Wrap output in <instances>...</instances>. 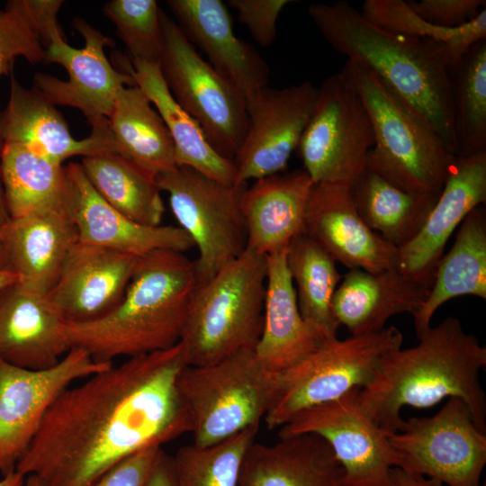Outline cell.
I'll use <instances>...</instances> for the list:
<instances>
[{"instance_id":"6da1fadb","label":"cell","mask_w":486,"mask_h":486,"mask_svg":"<svg viewBox=\"0 0 486 486\" xmlns=\"http://www.w3.org/2000/svg\"><path fill=\"white\" fill-rule=\"evenodd\" d=\"M186 365L179 342L69 386L49 408L15 471L44 486H89L131 454L190 433L176 385Z\"/></svg>"},{"instance_id":"7a4b0ae2","label":"cell","mask_w":486,"mask_h":486,"mask_svg":"<svg viewBox=\"0 0 486 486\" xmlns=\"http://www.w3.org/2000/svg\"><path fill=\"white\" fill-rule=\"evenodd\" d=\"M418 341L382 356L371 381L358 391L363 410L384 431L394 433L404 423L403 407L428 408L455 397L485 433L486 397L479 377L486 366L485 346L454 317L431 327Z\"/></svg>"},{"instance_id":"3957f363","label":"cell","mask_w":486,"mask_h":486,"mask_svg":"<svg viewBox=\"0 0 486 486\" xmlns=\"http://www.w3.org/2000/svg\"><path fill=\"white\" fill-rule=\"evenodd\" d=\"M307 12L334 50L374 72L428 121L457 157L451 64L444 44L386 31L345 0L311 4Z\"/></svg>"},{"instance_id":"277c9868","label":"cell","mask_w":486,"mask_h":486,"mask_svg":"<svg viewBox=\"0 0 486 486\" xmlns=\"http://www.w3.org/2000/svg\"><path fill=\"white\" fill-rule=\"evenodd\" d=\"M195 286L194 262L184 253L158 249L140 256L112 311L91 321L67 322L71 347L104 363L168 349L181 340Z\"/></svg>"},{"instance_id":"5b68a950","label":"cell","mask_w":486,"mask_h":486,"mask_svg":"<svg viewBox=\"0 0 486 486\" xmlns=\"http://www.w3.org/2000/svg\"><path fill=\"white\" fill-rule=\"evenodd\" d=\"M340 74L371 120L365 169L402 190L439 194L457 157L428 121L358 59L347 58Z\"/></svg>"},{"instance_id":"8992f818","label":"cell","mask_w":486,"mask_h":486,"mask_svg":"<svg viewBox=\"0 0 486 486\" xmlns=\"http://www.w3.org/2000/svg\"><path fill=\"white\" fill-rule=\"evenodd\" d=\"M266 256L247 249L196 284L180 343L187 365L215 364L255 349L263 330Z\"/></svg>"},{"instance_id":"52a82bcc","label":"cell","mask_w":486,"mask_h":486,"mask_svg":"<svg viewBox=\"0 0 486 486\" xmlns=\"http://www.w3.org/2000/svg\"><path fill=\"white\" fill-rule=\"evenodd\" d=\"M277 379L250 348L212 364L184 366L176 385L193 444L212 446L259 426L274 402Z\"/></svg>"},{"instance_id":"ba28073f","label":"cell","mask_w":486,"mask_h":486,"mask_svg":"<svg viewBox=\"0 0 486 486\" xmlns=\"http://www.w3.org/2000/svg\"><path fill=\"white\" fill-rule=\"evenodd\" d=\"M401 332L391 326L381 331L338 338L293 366L278 373L274 402L265 417L268 429L281 428L298 412L337 400L373 378L382 356L400 348Z\"/></svg>"},{"instance_id":"9c48e42d","label":"cell","mask_w":486,"mask_h":486,"mask_svg":"<svg viewBox=\"0 0 486 486\" xmlns=\"http://www.w3.org/2000/svg\"><path fill=\"white\" fill-rule=\"evenodd\" d=\"M162 76L177 104L199 124L212 147L233 161L248 130L239 91L198 53L175 20L161 10Z\"/></svg>"},{"instance_id":"30bf717a","label":"cell","mask_w":486,"mask_h":486,"mask_svg":"<svg viewBox=\"0 0 486 486\" xmlns=\"http://www.w3.org/2000/svg\"><path fill=\"white\" fill-rule=\"evenodd\" d=\"M172 212L197 248L196 284L210 280L248 248L241 208L247 184L226 185L197 171L176 166L156 176Z\"/></svg>"},{"instance_id":"8fae6325","label":"cell","mask_w":486,"mask_h":486,"mask_svg":"<svg viewBox=\"0 0 486 486\" xmlns=\"http://www.w3.org/2000/svg\"><path fill=\"white\" fill-rule=\"evenodd\" d=\"M374 145L362 99L340 73L329 76L319 87L313 113L297 147L303 169L314 184L352 187L365 170Z\"/></svg>"},{"instance_id":"7c38bea8","label":"cell","mask_w":486,"mask_h":486,"mask_svg":"<svg viewBox=\"0 0 486 486\" xmlns=\"http://www.w3.org/2000/svg\"><path fill=\"white\" fill-rule=\"evenodd\" d=\"M397 467L448 486H480L486 464V435L464 400L449 398L435 415L410 418L388 433Z\"/></svg>"},{"instance_id":"4fadbf2b","label":"cell","mask_w":486,"mask_h":486,"mask_svg":"<svg viewBox=\"0 0 486 486\" xmlns=\"http://www.w3.org/2000/svg\"><path fill=\"white\" fill-rule=\"evenodd\" d=\"M358 391L298 412L278 436L315 434L326 440L343 467L342 486H385L399 456L388 433L361 408Z\"/></svg>"},{"instance_id":"5bb4252c","label":"cell","mask_w":486,"mask_h":486,"mask_svg":"<svg viewBox=\"0 0 486 486\" xmlns=\"http://www.w3.org/2000/svg\"><path fill=\"white\" fill-rule=\"evenodd\" d=\"M113 363L97 362L72 347L54 366L30 370L0 357V472L15 471L41 421L58 395L78 379L102 372Z\"/></svg>"},{"instance_id":"9a60e30c","label":"cell","mask_w":486,"mask_h":486,"mask_svg":"<svg viewBox=\"0 0 486 486\" xmlns=\"http://www.w3.org/2000/svg\"><path fill=\"white\" fill-rule=\"evenodd\" d=\"M72 27L85 39V46L75 49L65 36L54 37L45 50L46 63H58L68 74V81L37 73L33 89L53 105L79 109L92 128L109 123L115 98L122 86H135L133 77L115 69L105 56L104 48L114 47L112 39L104 35L83 18L76 17Z\"/></svg>"},{"instance_id":"2e32d148","label":"cell","mask_w":486,"mask_h":486,"mask_svg":"<svg viewBox=\"0 0 486 486\" xmlns=\"http://www.w3.org/2000/svg\"><path fill=\"white\" fill-rule=\"evenodd\" d=\"M318 94L319 88L310 81L284 88L266 86L247 105V133L233 158L237 184L279 174L286 167Z\"/></svg>"},{"instance_id":"e0dca14e","label":"cell","mask_w":486,"mask_h":486,"mask_svg":"<svg viewBox=\"0 0 486 486\" xmlns=\"http://www.w3.org/2000/svg\"><path fill=\"white\" fill-rule=\"evenodd\" d=\"M64 169V209L79 242L139 257L158 249L184 253L194 248L179 226H146L115 210L93 187L81 164L69 163Z\"/></svg>"},{"instance_id":"ac0fdd59","label":"cell","mask_w":486,"mask_h":486,"mask_svg":"<svg viewBox=\"0 0 486 486\" xmlns=\"http://www.w3.org/2000/svg\"><path fill=\"white\" fill-rule=\"evenodd\" d=\"M302 233L349 269L378 273L396 268L398 248L364 223L349 186L313 184Z\"/></svg>"},{"instance_id":"d6986e66","label":"cell","mask_w":486,"mask_h":486,"mask_svg":"<svg viewBox=\"0 0 486 486\" xmlns=\"http://www.w3.org/2000/svg\"><path fill=\"white\" fill-rule=\"evenodd\" d=\"M486 202V152L457 157L417 236L398 249L396 269L431 288L451 235L468 213Z\"/></svg>"},{"instance_id":"ffe728a7","label":"cell","mask_w":486,"mask_h":486,"mask_svg":"<svg viewBox=\"0 0 486 486\" xmlns=\"http://www.w3.org/2000/svg\"><path fill=\"white\" fill-rule=\"evenodd\" d=\"M139 256L77 241L47 293L67 322H86L112 311L122 300Z\"/></svg>"},{"instance_id":"44dd1931","label":"cell","mask_w":486,"mask_h":486,"mask_svg":"<svg viewBox=\"0 0 486 486\" xmlns=\"http://www.w3.org/2000/svg\"><path fill=\"white\" fill-rule=\"evenodd\" d=\"M166 4L188 40L242 94L246 104L267 86L269 68L257 50L238 38L220 0H168Z\"/></svg>"},{"instance_id":"7402d4cb","label":"cell","mask_w":486,"mask_h":486,"mask_svg":"<svg viewBox=\"0 0 486 486\" xmlns=\"http://www.w3.org/2000/svg\"><path fill=\"white\" fill-rule=\"evenodd\" d=\"M67 321L48 294L18 282L0 289V357L21 368L56 365L72 348Z\"/></svg>"},{"instance_id":"603a6c76","label":"cell","mask_w":486,"mask_h":486,"mask_svg":"<svg viewBox=\"0 0 486 486\" xmlns=\"http://www.w3.org/2000/svg\"><path fill=\"white\" fill-rule=\"evenodd\" d=\"M3 143H17L62 165L74 156L118 153L108 125L92 128L83 140L72 137L62 114L36 90L24 88L12 75L6 107L0 112Z\"/></svg>"},{"instance_id":"cb8c5ba5","label":"cell","mask_w":486,"mask_h":486,"mask_svg":"<svg viewBox=\"0 0 486 486\" xmlns=\"http://www.w3.org/2000/svg\"><path fill=\"white\" fill-rule=\"evenodd\" d=\"M286 248L266 255V288L262 334L255 347L265 367L283 372L329 340L306 321L286 266Z\"/></svg>"},{"instance_id":"d4e9b609","label":"cell","mask_w":486,"mask_h":486,"mask_svg":"<svg viewBox=\"0 0 486 486\" xmlns=\"http://www.w3.org/2000/svg\"><path fill=\"white\" fill-rule=\"evenodd\" d=\"M0 238L17 282L47 294L78 234L63 207L10 219L0 228Z\"/></svg>"},{"instance_id":"484cf974","label":"cell","mask_w":486,"mask_h":486,"mask_svg":"<svg viewBox=\"0 0 486 486\" xmlns=\"http://www.w3.org/2000/svg\"><path fill=\"white\" fill-rule=\"evenodd\" d=\"M429 291L396 268L378 273L350 269L335 291L332 310L352 336L375 333L394 315H417Z\"/></svg>"},{"instance_id":"4316f807","label":"cell","mask_w":486,"mask_h":486,"mask_svg":"<svg viewBox=\"0 0 486 486\" xmlns=\"http://www.w3.org/2000/svg\"><path fill=\"white\" fill-rule=\"evenodd\" d=\"M313 182L304 169L274 174L246 187L241 208L248 248L269 255L288 247L302 232Z\"/></svg>"},{"instance_id":"83f0119b","label":"cell","mask_w":486,"mask_h":486,"mask_svg":"<svg viewBox=\"0 0 486 486\" xmlns=\"http://www.w3.org/2000/svg\"><path fill=\"white\" fill-rule=\"evenodd\" d=\"M344 470L329 445L318 435L254 441L248 448L238 486H342Z\"/></svg>"},{"instance_id":"f1b7e54d","label":"cell","mask_w":486,"mask_h":486,"mask_svg":"<svg viewBox=\"0 0 486 486\" xmlns=\"http://www.w3.org/2000/svg\"><path fill=\"white\" fill-rule=\"evenodd\" d=\"M117 61L122 71L133 77L136 86L156 106L174 141L176 166L192 168L222 184H237L233 161L212 147L199 124L177 104L162 76L159 63H145L121 55H117Z\"/></svg>"},{"instance_id":"f546056e","label":"cell","mask_w":486,"mask_h":486,"mask_svg":"<svg viewBox=\"0 0 486 486\" xmlns=\"http://www.w3.org/2000/svg\"><path fill=\"white\" fill-rule=\"evenodd\" d=\"M472 295L486 299V210L479 205L458 227L454 242L440 259L428 296L414 318L418 339L431 328L436 310L449 300Z\"/></svg>"},{"instance_id":"4dcf8cb0","label":"cell","mask_w":486,"mask_h":486,"mask_svg":"<svg viewBox=\"0 0 486 486\" xmlns=\"http://www.w3.org/2000/svg\"><path fill=\"white\" fill-rule=\"evenodd\" d=\"M108 122L118 154L156 176L177 166L172 137L139 86L119 89Z\"/></svg>"},{"instance_id":"1f68e13d","label":"cell","mask_w":486,"mask_h":486,"mask_svg":"<svg viewBox=\"0 0 486 486\" xmlns=\"http://www.w3.org/2000/svg\"><path fill=\"white\" fill-rule=\"evenodd\" d=\"M351 191L364 223L398 249L417 236L439 196L402 190L367 169Z\"/></svg>"},{"instance_id":"d6a6232c","label":"cell","mask_w":486,"mask_h":486,"mask_svg":"<svg viewBox=\"0 0 486 486\" xmlns=\"http://www.w3.org/2000/svg\"><path fill=\"white\" fill-rule=\"evenodd\" d=\"M95 191L115 210L146 226H159L165 212L156 175L118 153L82 158Z\"/></svg>"},{"instance_id":"836d02e7","label":"cell","mask_w":486,"mask_h":486,"mask_svg":"<svg viewBox=\"0 0 486 486\" xmlns=\"http://www.w3.org/2000/svg\"><path fill=\"white\" fill-rule=\"evenodd\" d=\"M1 175L10 219L64 207L65 169L25 146L3 144Z\"/></svg>"},{"instance_id":"e575fe53","label":"cell","mask_w":486,"mask_h":486,"mask_svg":"<svg viewBox=\"0 0 486 486\" xmlns=\"http://www.w3.org/2000/svg\"><path fill=\"white\" fill-rule=\"evenodd\" d=\"M286 266L293 282L302 318L328 339L340 327L334 317L332 299L341 279L336 261L303 233L295 236L286 249Z\"/></svg>"},{"instance_id":"d590c367","label":"cell","mask_w":486,"mask_h":486,"mask_svg":"<svg viewBox=\"0 0 486 486\" xmlns=\"http://www.w3.org/2000/svg\"><path fill=\"white\" fill-rule=\"evenodd\" d=\"M62 4L60 0H11L0 10V77L9 75L18 57L32 65L44 61L50 40L65 36L57 20Z\"/></svg>"},{"instance_id":"8d00e7d4","label":"cell","mask_w":486,"mask_h":486,"mask_svg":"<svg viewBox=\"0 0 486 486\" xmlns=\"http://www.w3.org/2000/svg\"><path fill=\"white\" fill-rule=\"evenodd\" d=\"M457 157L486 152V39L450 67Z\"/></svg>"},{"instance_id":"74e56055","label":"cell","mask_w":486,"mask_h":486,"mask_svg":"<svg viewBox=\"0 0 486 486\" xmlns=\"http://www.w3.org/2000/svg\"><path fill=\"white\" fill-rule=\"evenodd\" d=\"M360 12L369 22L391 32L444 44L449 52L451 67L477 41L486 39V9L472 21L456 28L428 22L403 0H365Z\"/></svg>"},{"instance_id":"f35d334b","label":"cell","mask_w":486,"mask_h":486,"mask_svg":"<svg viewBox=\"0 0 486 486\" xmlns=\"http://www.w3.org/2000/svg\"><path fill=\"white\" fill-rule=\"evenodd\" d=\"M254 426L209 446L194 444L178 448L170 456L176 486H238L245 454L255 441Z\"/></svg>"},{"instance_id":"ab89813d","label":"cell","mask_w":486,"mask_h":486,"mask_svg":"<svg viewBox=\"0 0 486 486\" xmlns=\"http://www.w3.org/2000/svg\"><path fill=\"white\" fill-rule=\"evenodd\" d=\"M130 58L159 63L163 50L161 9L155 0H111L104 6Z\"/></svg>"},{"instance_id":"60d3db41","label":"cell","mask_w":486,"mask_h":486,"mask_svg":"<svg viewBox=\"0 0 486 486\" xmlns=\"http://www.w3.org/2000/svg\"><path fill=\"white\" fill-rule=\"evenodd\" d=\"M291 3L290 0H230L228 4L237 11L238 21L255 41L267 48L275 40L279 15Z\"/></svg>"},{"instance_id":"b9f144b4","label":"cell","mask_w":486,"mask_h":486,"mask_svg":"<svg viewBox=\"0 0 486 486\" xmlns=\"http://www.w3.org/2000/svg\"><path fill=\"white\" fill-rule=\"evenodd\" d=\"M410 8L428 22L445 28H456L473 19L486 9L485 0H421L407 1Z\"/></svg>"},{"instance_id":"7bdbcfd3","label":"cell","mask_w":486,"mask_h":486,"mask_svg":"<svg viewBox=\"0 0 486 486\" xmlns=\"http://www.w3.org/2000/svg\"><path fill=\"white\" fill-rule=\"evenodd\" d=\"M162 446H148L123 459L89 486H144Z\"/></svg>"},{"instance_id":"ee69618b","label":"cell","mask_w":486,"mask_h":486,"mask_svg":"<svg viewBox=\"0 0 486 486\" xmlns=\"http://www.w3.org/2000/svg\"><path fill=\"white\" fill-rule=\"evenodd\" d=\"M385 486H444V484L438 480L393 467Z\"/></svg>"},{"instance_id":"f6af8a7d","label":"cell","mask_w":486,"mask_h":486,"mask_svg":"<svg viewBox=\"0 0 486 486\" xmlns=\"http://www.w3.org/2000/svg\"><path fill=\"white\" fill-rule=\"evenodd\" d=\"M144 486H176L170 464V456L162 449Z\"/></svg>"},{"instance_id":"bcb514c9","label":"cell","mask_w":486,"mask_h":486,"mask_svg":"<svg viewBox=\"0 0 486 486\" xmlns=\"http://www.w3.org/2000/svg\"><path fill=\"white\" fill-rule=\"evenodd\" d=\"M3 140L0 137V228L5 225L10 220V216L6 209L4 188L2 184V175H1V156L3 148Z\"/></svg>"},{"instance_id":"7dc6e473","label":"cell","mask_w":486,"mask_h":486,"mask_svg":"<svg viewBox=\"0 0 486 486\" xmlns=\"http://www.w3.org/2000/svg\"><path fill=\"white\" fill-rule=\"evenodd\" d=\"M25 476L14 471L3 476L0 486H24Z\"/></svg>"},{"instance_id":"c3c4849f","label":"cell","mask_w":486,"mask_h":486,"mask_svg":"<svg viewBox=\"0 0 486 486\" xmlns=\"http://www.w3.org/2000/svg\"><path fill=\"white\" fill-rule=\"evenodd\" d=\"M18 281L17 275L12 271H0V289Z\"/></svg>"},{"instance_id":"681fc988","label":"cell","mask_w":486,"mask_h":486,"mask_svg":"<svg viewBox=\"0 0 486 486\" xmlns=\"http://www.w3.org/2000/svg\"><path fill=\"white\" fill-rule=\"evenodd\" d=\"M0 271H11L10 263L0 238ZM13 272V271H12Z\"/></svg>"},{"instance_id":"f907efd6","label":"cell","mask_w":486,"mask_h":486,"mask_svg":"<svg viewBox=\"0 0 486 486\" xmlns=\"http://www.w3.org/2000/svg\"><path fill=\"white\" fill-rule=\"evenodd\" d=\"M24 486H44V484L36 475L30 474L25 476Z\"/></svg>"}]
</instances>
